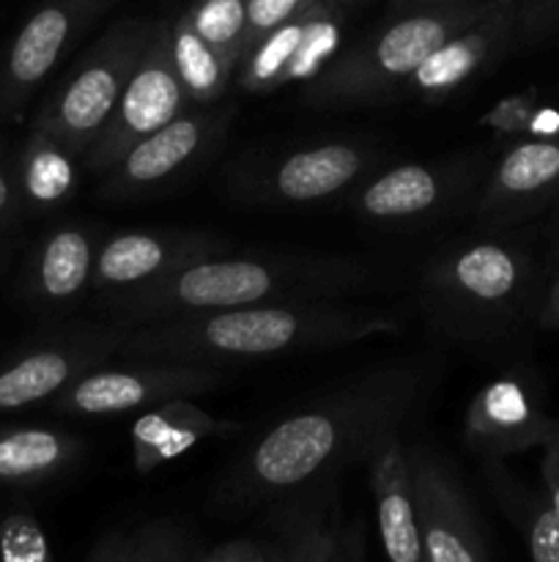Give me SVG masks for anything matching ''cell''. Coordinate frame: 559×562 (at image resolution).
Listing matches in <instances>:
<instances>
[{
    "label": "cell",
    "instance_id": "cell-10",
    "mask_svg": "<svg viewBox=\"0 0 559 562\" xmlns=\"http://www.w3.org/2000/svg\"><path fill=\"white\" fill-rule=\"evenodd\" d=\"M132 324L102 322L55 329L0 355V415L49 404L75 379L113 360Z\"/></svg>",
    "mask_w": 559,
    "mask_h": 562
},
{
    "label": "cell",
    "instance_id": "cell-12",
    "mask_svg": "<svg viewBox=\"0 0 559 562\" xmlns=\"http://www.w3.org/2000/svg\"><path fill=\"white\" fill-rule=\"evenodd\" d=\"M118 0H42L11 38L0 64V119L25 113L60 60Z\"/></svg>",
    "mask_w": 559,
    "mask_h": 562
},
{
    "label": "cell",
    "instance_id": "cell-35",
    "mask_svg": "<svg viewBox=\"0 0 559 562\" xmlns=\"http://www.w3.org/2000/svg\"><path fill=\"white\" fill-rule=\"evenodd\" d=\"M540 475H543V494L551 503L554 514L559 516V420L554 426L551 437L543 445V461H540Z\"/></svg>",
    "mask_w": 559,
    "mask_h": 562
},
{
    "label": "cell",
    "instance_id": "cell-37",
    "mask_svg": "<svg viewBox=\"0 0 559 562\" xmlns=\"http://www.w3.org/2000/svg\"><path fill=\"white\" fill-rule=\"evenodd\" d=\"M338 562H367L365 527H362V521H351L349 527L343 525V536H340Z\"/></svg>",
    "mask_w": 559,
    "mask_h": 562
},
{
    "label": "cell",
    "instance_id": "cell-33",
    "mask_svg": "<svg viewBox=\"0 0 559 562\" xmlns=\"http://www.w3.org/2000/svg\"><path fill=\"white\" fill-rule=\"evenodd\" d=\"M22 214H25V209H22L20 190H16L14 159L0 146V234L14 228Z\"/></svg>",
    "mask_w": 559,
    "mask_h": 562
},
{
    "label": "cell",
    "instance_id": "cell-4",
    "mask_svg": "<svg viewBox=\"0 0 559 562\" xmlns=\"http://www.w3.org/2000/svg\"><path fill=\"white\" fill-rule=\"evenodd\" d=\"M535 267L524 247L471 239L444 247L425 263L417 300L427 324L458 344H497L532 302Z\"/></svg>",
    "mask_w": 559,
    "mask_h": 562
},
{
    "label": "cell",
    "instance_id": "cell-23",
    "mask_svg": "<svg viewBox=\"0 0 559 562\" xmlns=\"http://www.w3.org/2000/svg\"><path fill=\"white\" fill-rule=\"evenodd\" d=\"M85 439L66 428H0V486L38 488L60 481L85 459Z\"/></svg>",
    "mask_w": 559,
    "mask_h": 562
},
{
    "label": "cell",
    "instance_id": "cell-16",
    "mask_svg": "<svg viewBox=\"0 0 559 562\" xmlns=\"http://www.w3.org/2000/svg\"><path fill=\"white\" fill-rule=\"evenodd\" d=\"M557 417L543 406V393L524 373H502L482 384L466 404L460 439L480 461H504L543 448Z\"/></svg>",
    "mask_w": 559,
    "mask_h": 562
},
{
    "label": "cell",
    "instance_id": "cell-27",
    "mask_svg": "<svg viewBox=\"0 0 559 562\" xmlns=\"http://www.w3.org/2000/svg\"><path fill=\"white\" fill-rule=\"evenodd\" d=\"M170 55L192 108L217 104L236 77V66L206 38L197 36L181 14L170 22Z\"/></svg>",
    "mask_w": 559,
    "mask_h": 562
},
{
    "label": "cell",
    "instance_id": "cell-20",
    "mask_svg": "<svg viewBox=\"0 0 559 562\" xmlns=\"http://www.w3.org/2000/svg\"><path fill=\"white\" fill-rule=\"evenodd\" d=\"M515 42L518 36H515L513 9L497 3L482 20L438 44L422 60L420 69L406 82L403 97H414L420 102H442L469 80L493 69L513 49Z\"/></svg>",
    "mask_w": 559,
    "mask_h": 562
},
{
    "label": "cell",
    "instance_id": "cell-15",
    "mask_svg": "<svg viewBox=\"0 0 559 562\" xmlns=\"http://www.w3.org/2000/svg\"><path fill=\"white\" fill-rule=\"evenodd\" d=\"M425 562H491L480 516L453 461L420 445L409 450Z\"/></svg>",
    "mask_w": 559,
    "mask_h": 562
},
{
    "label": "cell",
    "instance_id": "cell-30",
    "mask_svg": "<svg viewBox=\"0 0 559 562\" xmlns=\"http://www.w3.org/2000/svg\"><path fill=\"white\" fill-rule=\"evenodd\" d=\"M129 562H190V538L170 519L148 521L132 532Z\"/></svg>",
    "mask_w": 559,
    "mask_h": 562
},
{
    "label": "cell",
    "instance_id": "cell-14",
    "mask_svg": "<svg viewBox=\"0 0 559 562\" xmlns=\"http://www.w3.org/2000/svg\"><path fill=\"white\" fill-rule=\"evenodd\" d=\"M233 250L225 236L184 228H132L104 236L93 263V294L104 300L151 289L203 258Z\"/></svg>",
    "mask_w": 559,
    "mask_h": 562
},
{
    "label": "cell",
    "instance_id": "cell-1",
    "mask_svg": "<svg viewBox=\"0 0 559 562\" xmlns=\"http://www.w3.org/2000/svg\"><path fill=\"white\" fill-rule=\"evenodd\" d=\"M433 373L436 362L427 357L384 362L288 412L236 456L214 488V505H277L312 483L332 481L354 461H365L378 439L400 434Z\"/></svg>",
    "mask_w": 559,
    "mask_h": 562
},
{
    "label": "cell",
    "instance_id": "cell-41",
    "mask_svg": "<svg viewBox=\"0 0 559 562\" xmlns=\"http://www.w3.org/2000/svg\"><path fill=\"white\" fill-rule=\"evenodd\" d=\"M425 3H433V5H438V3H458V0H425Z\"/></svg>",
    "mask_w": 559,
    "mask_h": 562
},
{
    "label": "cell",
    "instance_id": "cell-25",
    "mask_svg": "<svg viewBox=\"0 0 559 562\" xmlns=\"http://www.w3.org/2000/svg\"><path fill=\"white\" fill-rule=\"evenodd\" d=\"M280 503L277 538L285 562H338L343 536L338 477L312 483Z\"/></svg>",
    "mask_w": 559,
    "mask_h": 562
},
{
    "label": "cell",
    "instance_id": "cell-3",
    "mask_svg": "<svg viewBox=\"0 0 559 562\" xmlns=\"http://www.w3.org/2000/svg\"><path fill=\"white\" fill-rule=\"evenodd\" d=\"M376 283H381V269L356 256L223 252L190 263L151 289L104 300V311L113 322L148 324L269 302H334Z\"/></svg>",
    "mask_w": 559,
    "mask_h": 562
},
{
    "label": "cell",
    "instance_id": "cell-11",
    "mask_svg": "<svg viewBox=\"0 0 559 562\" xmlns=\"http://www.w3.org/2000/svg\"><path fill=\"white\" fill-rule=\"evenodd\" d=\"M480 184V157L392 165L354 187L351 209L365 223L406 228L455 212Z\"/></svg>",
    "mask_w": 559,
    "mask_h": 562
},
{
    "label": "cell",
    "instance_id": "cell-9",
    "mask_svg": "<svg viewBox=\"0 0 559 562\" xmlns=\"http://www.w3.org/2000/svg\"><path fill=\"white\" fill-rule=\"evenodd\" d=\"M225 382L228 373L217 366L175 360H126L115 366L107 360L55 395L49 409L64 417H118L173 398H197Z\"/></svg>",
    "mask_w": 559,
    "mask_h": 562
},
{
    "label": "cell",
    "instance_id": "cell-43",
    "mask_svg": "<svg viewBox=\"0 0 559 562\" xmlns=\"http://www.w3.org/2000/svg\"><path fill=\"white\" fill-rule=\"evenodd\" d=\"M340 5H345V3H360V0H338Z\"/></svg>",
    "mask_w": 559,
    "mask_h": 562
},
{
    "label": "cell",
    "instance_id": "cell-38",
    "mask_svg": "<svg viewBox=\"0 0 559 562\" xmlns=\"http://www.w3.org/2000/svg\"><path fill=\"white\" fill-rule=\"evenodd\" d=\"M537 324L543 329H559V272L548 283L546 294H543L540 311H537Z\"/></svg>",
    "mask_w": 559,
    "mask_h": 562
},
{
    "label": "cell",
    "instance_id": "cell-31",
    "mask_svg": "<svg viewBox=\"0 0 559 562\" xmlns=\"http://www.w3.org/2000/svg\"><path fill=\"white\" fill-rule=\"evenodd\" d=\"M321 0H247V36H244V55L247 49L255 47L263 36L277 31L285 22L296 20L299 14L310 11Z\"/></svg>",
    "mask_w": 559,
    "mask_h": 562
},
{
    "label": "cell",
    "instance_id": "cell-19",
    "mask_svg": "<svg viewBox=\"0 0 559 562\" xmlns=\"http://www.w3.org/2000/svg\"><path fill=\"white\" fill-rule=\"evenodd\" d=\"M102 239V231L80 220L53 225L36 241L22 269V302L36 313L58 316L85 300Z\"/></svg>",
    "mask_w": 559,
    "mask_h": 562
},
{
    "label": "cell",
    "instance_id": "cell-24",
    "mask_svg": "<svg viewBox=\"0 0 559 562\" xmlns=\"http://www.w3.org/2000/svg\"><path fill=\"white\" fill-rule=\"evenodd\" d=\"M80 170H85L80 154L64 140L33 126L14 154V179L25 214H49L71 203L80 190Z\"/></svg>",
    "mask_w": 559,
    "mask_h": 562
},
{
    "label": "cell",
    "instance_id": "cell-28",
    "mask_svg": "<svg viewBox=\"0 0 559 562\" xmlns=\"http://www.w3.org/2000/svg\"><path fill=\"white\" fill-rule=\"evenodd\" d=\"M181 16L239 69L244 58L247 0H192Z\"/></svg>",
    "mask_w": 559,
    "mask_h": 562
},
{
    "label": "cell",
    "instance_id": "cell-7",
    "mask_svg": "<svg viewBox=\"0 0 559 562\" xmlns=\"http://www.w3.org/2000/svg\"><path fill=\"white\" fill-rule=\"evenodd\" d=\"M373 143L323 140L290 151L247 157L228 173V190L250 206H312L332 201L376 173Z\"/></svg>",
    "mask_w": 559,
    "mask_h": 562
},
{
    "label": "cell",
    "instance_id": "cell-8",
    "mask_svg": "<svg viewBox=\"0 0 559 562\" xmlns=\"http://www.w3.org/2000/svg\"><path fill=\"white\" fill-rule=\"evenodd\" d=\"M217 104L190 108L135 143L113 168L99 176V198L107 203L151 201L181 184L228 135L236 110Z\"/></svg>",
    "mask_w": 559,
    "mask_h": 562
},
{
    "label": "cell",
    "instance_id": "cell-6",
    "mask_svg": "<svg viewBox=\"0 0 559 562\" xmlns=\"http://www.w3.org/2000/svg\"><path fill=\"white\" fill-rule=\"evenodd\" d=\"M153 31L157 20L142 16L113 22L71 66L69 75L47 93L33 115V126L47 130L85 159L88 148L107 124L126 82L151 44Z\"/></svg>",
    "mask_w": 559,
    "mask_h": 562
},
{
    "label": "cell",
    "instance_id": "cell-5",
    "mask_svg": "<svg viewBox=\"0 0 559 562\" xmlns=\"http://www.w3.org/2000/svg\"><path fill=\"white\" fill-rule=\"evenodd\" d=\"M493 5L497 0H458L400 16L334 55L312 80H307L301 99L318 110L378 108L392 102L403 97L406 82L438 44L475 25Z\"/></svg>",
    "mask_w": 559,
    "mask_h": 562
},
{
    "label": "cell",
    "instance_id": "cell-13",
    "mask_svg": "<svg viewBox=\"0 0 559 562\" xmlns=\"http://www.w3.org/2000/svg\"><path fill=\"white\" fill-rule=\"evenodd\" d=\"M190 108L192 104L181 88L173 55H170V20H157L151 44L142 53L135 75L126 82L107 124L102 126L93 146L88 148L82 165L91 173L102 176L135 143H140L151 132L162 130L164 124L179 119Z\"/></svg>",
    "mask_w": 559,
    "mask_h": 562
},
{
    "label": "cell",
    "instance_id": "cell-39",
    "mask_svg": "<svg viewBox=\"0 0 559 562\" xmlns=\"http://www.w3.org/2000/svg\"><path fill=\"white\" fill-rule=\"evenodd\" d=\"M266 562H285L283 543H280L277 536H274L272 541H266Z\"/></svg>",
    "mask_w": 559,
    "mask_h": 562
},
{
    "label": "cell",
    "instance_id": "cell-18",
    "mask_svg": "<svg viewBox=\"0 0 559 562\" xmlns=\"http://www.w3.org/2000/svg\"><path fill=\"white\" fill-rule=\"evenodd\" d=\"M559 201V137H524L504 148L475 198L480 223L515 225Z\"/></svg>",
    "mask_w": 559,
    "mask_h": 562
},
{
    "label": "cell",
    "instance_id": "cell-32",
    "mask_svg": "<svg viewBox=\"0 0 559 562\" xmlns=\"http://www.w3.org/2000/svg\"><path fill=\"white\" fill-rule=\"evenodd\" d=\"M510 9L521 42H543L559 33V0H515Z\"/></svg>",
    "mask_w": 559,
    "mask_h": 562
},
{
    "label": "cell",
    "instance_id": "cell-42",
    "mask_svg": "<svg viewBox=\"0 0 559 562\" xmlns=\"http://www.w3.org/2000/svg\"><path fill=\"white\" fill-rule=\"evenodd\" d=\"M497 3H499V5H507V9H510V5H513L515 0H497Z\"/></svg>",
    "mask_w": 559,
    "mask_h": 562
},
{
    "label": "cell",
    "instance_id": "cell-2",
    "mask_svg": "<svg viewBox=\"0 0 559 562\" xmlns=\"http://www.w3.org/2000/svg\"><path fill=\"white\" fill-rule=\"evenodd\" d=\"M398 333V318L378 307L343 305L340 300L269 302L132 324L115 357L228 368L340 349L376 335Z\"/></svg>",
    "mask_w": 559,
    "mask_h": 562
},
{
    "label": "cell",
    "instance_id": "cell-29",
    "mask_svg": "<svg viewBox=\"0 0 559 562\" xmlns=\"http://www.w3.org/2000/svg\"><path fill=\"white\" fill-rule=\"evenodd\" d=\"M0 562H55L42 521L27 508L0 516Z\"/></svg>",
    "mask_w": 559,
    "mask_h": 562
},
{
    "label": "cell",
    "instance_id": "cell-22",
    "mask_svg": "<svg viewBox=\"0 0 559 562\" xmlns=\"http://www.w3.org/2000/svg\"><path fill=\"white\" fill-rule=\"evenodd\" d=\"M239 423L219 420L192 398H173L146 409L132 426V467L137 475L170 464L208 437H228Z\"/></svg>",
    "mask_w": 559,
    "mask_h": 562
},
{
    "label": "cell",
    "instance_id": "cell-40",
    "mask_svg": "<svg viewBox=\"0 0 559 562\" xmlns=\"http://www.w3.org/2000/svg\"><path fill=\"white\" fill-rule=\"evenodd\" d=\"M554 228H557V234H559V201L554 203Z\"/></svg>",
    "mask_w": 559,
    "mask_h": 562
},
{
    "label": "cell",
    "instance_id": "cell-17",
    "mask_svg": "<svg viewBox=\"0 0 559 562\" xmlns=\"http://www.w3.org/2000/svg\"><path fill=\"white\" fill-rule=\"evenodd\" d=\"M340 36V3L321 0L247 49L236 69V82L244 93H272L290 82L312 80L338 55Z\"/></svg>",
    "mask_w": 559,
    "mask_h": 562
},
{
    "label": "cell",
    "instance_id": "cell-26",
    "mask_svg": "<svg viewBox=\"0 0 559 562\" xmlns=\"http://www.w3.org/2000/svg\"><path fill=\"white\" fill-rule=\"evenodd\" d=\"M482 472L504 516L518 527L532 562H559V516L546 494L529 492L513 481L502 461H482Z\"/></svg>",
    "mask_w": 559,
    "mask_h": 562
},
{
    "label": "cell",
    "instance_id": "cell-21",
    "mask_svg": "<svg viewBox=\"0 0 559 562\" xmlns=\"http://www.w3.org/2000/svg\"><path fill=\"white\" fill-rule=\"evenodd\" d=\"M373 503H376L378 538L387 562H425L411 486L409 450L400 434H387L365 459Z\"/></svg>",
    "mask_w": 559,
    "mask_h": 562
},
{
    "label": "cell",
    "instance_id": "cell-34",
    "mask_svg": "<svg viewBox=\"0 0 559 562\" xmlns=\"http://www.w3.org/2000/svg\"><path fill=\"white\" fill-rule=\"evenodd\" d=\"M195 562H266V541L236 538V541L219 543Z\"/></svg>",
    "mask_w": 559,
    "mask_h": 562
},
{
    "label": "cell",
    "instance_id": "cell-36",
    "mask_svg": "<svg viewBox=\"0 0 559 562\" xmlns=\"http://www.w3.org/2000/svg\"><path fill=\"white\" fill-rule=\"evenodd\" d=\"M132 554V532L113 530L104 538H99V543L93 547V552L88 554L85 562H129Z\"/></svg>",
    "mask_w": 559,
    "mask_h": 562
}]
</instances>
